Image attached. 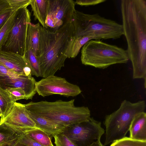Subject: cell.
<instances>
[{
  "label": "cell",
  "instance_id": "7402d4cb",
  "mask_svg": "<svg viewBox=\"0 0 146 146\" xmlns=\"http://www.w3.org/2000/svg\"><path fill=\"white\" fill-rule=\"evenodd\" d=\"M33 140L45 146H54L49 135L40 129H37L26 134Z\"/></svg>",
  "mask_w": 146,
  "mask_h": 146
},
{
  "label": "cell",
  "instance_id": "8992f818",
  "mask_svg": "<svg viewBox=\"0 0 146 146\" xmlns=\"http://www.w3.org/2000/svg\"><path fill=\"white\" fill-rule=\"evenodd\" d=\"M146 107L144 100L132 103L125 100L119 109L106 115L104 121L106 133L104 146L125 137L135 116L145 111Z\"/></svg>",
  "mask_w": 146,
  "mask_h": 146
},
{
  "label": "cell",
  "instance_id": "ba28073f",
  "mask_svg": "<svg viewBox=\"0 0 146 146\" xmlns=\"http://www.w3.org/2000/svg\"><path fill=\"white\" fill-rule=\"evenodd\" d=\"M31 13L27 8L16 11L15 23L3 47L4 51L25 56L27 51L26 38Z\"/></svg>",
  "mask_w": 146,
  "mask_h": 146
},
{
  "label": "cell",
  "instance_id": "603a6c76",
  "mask_svg": "<svg viewBox=\"0 0 146 146\" xmlns=\"http://www.w3.org/2000/svg\"><path fill=\"white\" fill-rule=\"evenodd\" d=\"M25 56L30 68L31 75L41 77L38 58L35 55L31 49L27 50Z\"/></svg>",
  "mask_w": 146,
  "mask_h": 146
},
{
  "label": "cell",
  "instance_id": "ffe728a7",
  "mask_svg": "<svg viewBox=\"0 0 146 146\" xmlns=\"http://www.w3.org/2000/svg\"><path fill=\"white\" fill-rule=\"evenodd\" d=\"M15 102L5 90L0 88V119L10 112Z\"/></svg>",
  "mask_w": 146,
  "mask_h": 146
},
{
  "label": "cell",
  "instance_id": "d4e9b609",
  "mask_svg": "<svg viewBox=\"0 0 146 146\" xmlns=\"http://www.w3.org/2000/svg\"><path fill=\"white\" fill-rule=\"evenodd\" d=\"M5 90L8 92L15 102L19 100L25 99L26 96L25 92L21 88H9Z\"/></svg>",
  "mask_w": 146,
  "mask_h": 146
},
{
  "label": "cell",
  "instance_id": "9c48e42d",
  "mask_svg": "<svg viewBox=\"0 0 146 146\" xmlns=\"http://www.w3.org/2000/svg\"><path fill=\"white\" fill-rule=\"evenodd\" d=\"M36 93L43 97L53 94L74 97L80 94L82 91L79 86L68 82L64 78L54 75L43 78L36 82Z\"/></svg>",
  "mask_w": 146,
  "mask_h": 146
},
{
  "label": "cell",
  "instance_id": "e575fe53",
  "mask_svg": "<svg viewBox=\"0 0 146 146\" xmlns=\"http://www.w3.org/2000/svg\"></svg>",
  "mask_w": 146,
  "mask_h": 146
},
{
  "label": "cell",
  "instance_id": "cb8c5ba5",
  "mask_svg": "<svg viewBox=\"0 0 146 146\" xmlns=\"http://www.w3.org/2000/svg\"><path fill=\"white\" fill-rule=\"evenodd\" d=\"M110 146H146V141L125 137L112 142Z\"/></svg>",
  "mask_w": 146,
  "mask_h": 146
},
{
  "label": "cell",
  "instance_id": "3957f363",
  "mask_svg": "<svg viewBox=\"0 0 146 146\" xmlns=\"http://www.w3.org/2000/svg\"><path fill=\"white\" fill-rule=\"evenodd\" d=\"M74 99L50 102H31L24 104L25 109L44 118L64 127L88 120L90 111L87 107H76Z\"/></svg>",
  "mask_w": 146,
  "mask_h": 146
},
{
  "label": "cell",
  "instance_id": "83f0119b",
  "mask_svg": "<svg viewBox=\"0 0 146 146\" xmlns=\"http://www.w3.org/2000/svg\"><path fill=\"white\" fill-rule=\"evenodd\" d=\"M22 76L18 74L3 65L0 64V76L19 77Z\"/></svg>",
  "mask_w": 146,
  "mask_h": 146
},
{
  "label": "cell",
  "instance_id": "836d02e7",
  "mask_svg": "<svg viewBox=\"0 0 146 146\" xmlns=\"http://www.w3.org/2000/svg\"><path fill=\"white\" fill-rule=\"evenodd\" d=\"M12 146H29L20 142L19 139Z\"/></svg>",
  "mask_w": 146,
  "mask_h": 146
},
{
  "label": "cell",
  "instance_id": "8fae6325",
  "mask_svg": "<svg viewBox=\"0 0 146 146\" xmlns=\"http://www.w3.org/2000/svg\"><path fill=\"white\" fill-rule=\"evenodd\" d=\"M0 121L22 134L40 129L28 115L24 104L16 102L10 112Z\"/></svg>",
  "mask_w": 146,
  "mask_h": 146
},
{
  "label": "cell",
  "instance_id": "1f68e13d",
  "mask_svg": "<svg viewBox=\"0 0 146 146\" xmlns=\"http://www.w3.org/2000/svg\"><path fill=\"white\" fill-rule=\"evenodd\" d=\"M9 9L11 8L7 0H0V13Z\"/></svg>",
  "mask_w": 146,
  "mask_h": 146
},
{
  "label": "cell",
  "instance_id": "d6a6232c",
  "mask_svg": "<svg viewBox=\"0 0 146 146\" xmlns=\"http://www.w3.org/2000/svg\"><path fill=\"white\" fill-rule=\"evenodd\" d=\"M88 146H104L101 143L100 139L99 140Z\"/></svg>",
  "mask_w": 146,
  "mask_h": 146
},
{
  "label": "cell",
  "instance_id": "7a4b0ae2",
  "mask_svg": "<svg viewBox=\"0 0 146 146\" xmlns=\"http://www.w3.org/2000/svg\"><path fill=\"white\" fill-rule=\"evenodd\" d=\"M51 31L40 25L39 56L41 77L54 75L64 66L69 42L74 35L72 23Z\"/></svg>",
  "mask_w": 146,
  "mask_h": 146
},
{
  "label": "cell",
  "instance_id": "6da1fadb",
  "mask_svg": "<svg viewBox=\"0 0 146 146\" xmlns=\"http://www.w3.org/2000/svg\"><path fill=\"white\" fill-rule=\"evenodd\" d=\"M122 24L134 79L146 83V0H121Z\"/></svg>",
  "mask_w": 146,
  "mask_h": 146
},
{
  "label": "cell",
  "instance_id": "9a60e30c",
  "mask_svg": "<svg viewBox=\"0 0 146 146\" xmlns=\"http://www.w3.org/2000/svg\"><path fill=\"white\" fill-rule=\"evenodd\" d=\"M129 137L146 141V113L142 112L136 115L130 125Z\"/></svg>",
  "mask_w": 146,
  "mask_h": 146
},
{
  "label": "cell",
  "instance_id": "7c38bea8",
  "mask_svg": "<svg viewBox=\"0 0 146 146\" xmlns=\"http://www.w3.org/2000/svg\"><path fill=\"white\" fill-rule=\"evenodd\" d=\"M36 82L32 75H22L17 77L0 76V88L4 90L9 88H21L25 92V99H32L36 93Z\"/></svg>",
  "mask_w": 146,
  "mask_h": 146
},
{
  "label": "cell",
  "instance_id": "44dd1931",
  "mask_svg": "<svg viewBox=\"0 0 146 146\" xmlns=\"http://www.w3.org/2000/svg\"><path fill=\"white\" fill-rule=\"evenodd\" d=\"M17 11H13L5 23L0 30V51L2 50L14 25Z\"/></svg>",
  "mask_w": 146,
  "mask_h": 146
},
{
  "label": "cell",
  "instance_id": "277c9868",
  "mask_svg": "<svg viewBox=\"0 0 146 146\" xmlns=\"http://www.w3.org/2000/svg\"><path fill=\"white\" fill-rule=\"evenodd\" d=\"M72 23L75 36L96 35L103 39H116L124 35L122 25L98 13L87 14L75 10Z\"/></svg>",
  "mask_w": 146,
  "mask_h": 146
},
{
  "label": "cell",
  "instance_id": "484cf974",
  "mask_svg": "<svg viewBox=\"0 0 146 146\" xmlns=\"http://www.w3.org/2000/svg\"><path fill=\"white\" fill-rule=\"evenodd\" d=\"M53 137L56 146H76L65 135L61 133L55 135Z\"/></svg>",
  "mask_w": 146,
  "mask_h": 146
},
{
  "label": "cell",
  "instance_id": "52a82bcc",
  "mask_svg": "<svg viewBox=\"0 0 146 146\" xmlns=\"http://www.w3.org/2000/svg\"><path fill=\"white\" fill-rule=\"evenodd\" d=\"M104 133L101 122L90 117L87 121L66 126L61 133L76 146H88L100 139Z\"/></svg>",
  "mask_w": 146,
  "mask_h": 146
},
{
  "label": "cell",
  "instance_id": "4fadbf2b",
  "mask_svg": "<svg viewBox=\"0 0 146 146\" xmlns=\"http://www.w3.org/2000/svg\"><path fill=\"white\" fill-rule=\"evenodd\" d=\"M0 64L18 74L31 75L30 68L25 56L1 50L0 51Z\"/></svg>",
  "mask_w": 146,
  "mask_h": 146
},
{
  "label": "cell",
  "instance_id": "2e32d148",
  "mask_svg": "<svg viewBox=\"0 0 146 146\" xmlns=\"http://www.w3.org/2000/svg\"><path fill=\"white\" fill-rule=\"evenodd\" d=\"M101 39H103L102 37L96 35L74 36L69 42L65 54L67 58H74L78 55L81 48L89 41Z\"/></svg>",
  "mask_w": 146,
  "mask_h": 146
},
{
  "label": "cell",
  "instance_id": "f546056e",
  "mask_svg": "<svg viewBox=\"0 0 146 146\" xmlns=\"http://www.w3.org/2000/svg\"><path fill=\"white\" fill-rule=\"evenodd\" d=\"M11 9H7L0 13V30L5 23L13 12Z\"/></svg>",
  "mask_w": 146,
  "mask_h": 146
},
{
  "label": "cell",
  "instance_id": "5b68a950",
  "mask_svg": "<svg viewBox=\"0 0 146 146\" xmlns=\"http://www.w3.org/2000/svg\"><path fill=\"white\" fill-rule=\"evenodd\" d=\"M129 60L127 50L100 40H91L82 47V64L104 69L111 65L127 63Z\"/></svg>",
  "mask_w": 146,
  "mask_h": 146
},
{
  "label": "cell",
  "instance_id": "ac0fdd59",
  "mask_svg": "<svg viewBox=\"0 0 146 146\" xmlns=\"http://www.w3.org/2000/svg\"><path fill=\"white\" fill-rule=\"evenodd\" d=\"M31 5L35 20H38L42 26L47 29L46 23L47 19L48 0H31Z\"/></svg>",
  "mask_w": 146,
  "mask_h": 146
},
{
  "label": "cell",
  "instance_id": "f1b7e54d",
  "mask_svg": "<svg viewBox=\"0 0 146 146\" xmlns=\"http://www.w3.org/2000/svg\"><path fill=\"white\" fill-rule=\"evenodd\" d=\"M18 139L21 142L29 146H45L33 140L26 134L22 135Z\"/></svg>",
  "mask_w": 146,
  "mask_h": 146
},
{
  "label": "cell",
  "instance_id": "d6986e66",
  "mask_svg": "<svg viewBox=\"0 0 146 146\" xmlns=\"http://www.w3.org/2000/svg\"><path fill=\"white\" fill-rule=\"evenodd\" d=\"M23 134L5 123H0V146H12Z\"/></svg>",
  "mask_w": 146,
  "mask_h": 146
},
{
  "label": "cell",
  "instance_id": "e0dca14e",
  "mask_svg": "<svg viewBox=\"0 0 146 146\" xmlns=\"http://www.w3.org/2000/svg\"><path fill=\"white\" fill-rule=\"evenodd\" d=\"M40 25L30 23L28 28L27 38V50L31 49L37 57L39 56V35Z\"/></svg>",
  "mask_w": 146,
  "mask_h": 146
},
{
  "label": "cell",
  "instance_id": "4316f807",
  "mask_svg": "<svg viewBox=\"0 0 146 146\" xmlns=\"http://www.w3.org/2000/svg\"><path fill=\"white\" fill-rule=\"evenodd\" d=\"M13 11L27 8L30 5L31 0H7Z\"/></svg>",
  "mask_w": 146,
  "mask_h": 146
},
{
  "label": "cell",
  "instance_id": "5bb4252c",
  "mask_svg": "<svg viewBox=\"0 0 146 146\" xmlns=\"http://www.w3.org/2000/svg\"><path fill=\"white\" fill-rule=\"evenodd\" d=\"M26 111L29 117L35 123L36 127L46 133L51 138L62 132L66 127L42 117L26 110Z\"/></svg>",
  "mask_w": 146,
  "mask_h": 146
},
{
  "label": "cell",
  "instance_id": "4dcf8cb0",
  "mask_svg": "<svg viewBox=\"0 0 146 146\" xmlns=\"http://www.w3.org/2000/svg\"><path fill=\"white\" fill-rule=\"evenodd\" d=\"M106 0H77L76 4L81 6H88L96 5L106 1Z\"/></svg>",
  "mask_w": 146,
  "mask_h": 146
},
{
  "label": "cell",
  "instance_id": "30bf717a",
  "mask_svg": "<svg viewBox=\"0 0 146 146\" xmlns=\"http://www.w3.org/2000/svg\"><path fill=\"white\" fill-rule=\"evenodd\" d=\"M48 15L46 23L49 27L56 29L72 22L76 2L73 0H48Z\"/></svg>",
  "mask_w": 146,
  "mask_h": 146
}]
</instances>
